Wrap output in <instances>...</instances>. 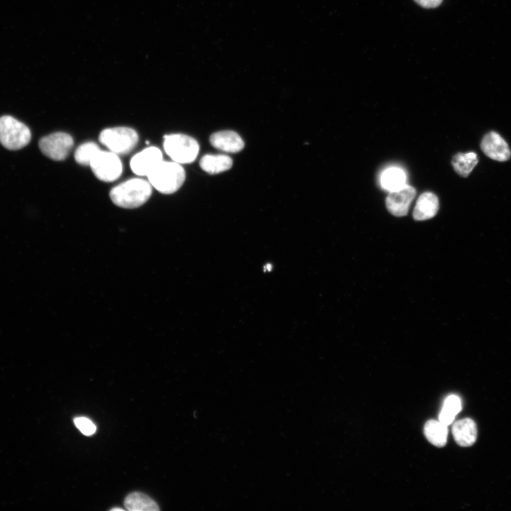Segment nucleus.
Returning a JSON list of instances; mask_svg holds the SVG:
<instances>
[{"mask_svg":"<svg viewBox=\"0 0 511 511\" xmlns=\"http://www.w3.org/2000/svg\"><path fill=\"white\" fill-rule=\"evenodd\" d=\"M72 136L64 132H55L41 138L38 145L48 158L60 161L65 160L73 147Z\"/></svg>","mask_w":511,"mask_h":511,"instance_id":"0eeeda50","label":"nucleus"},{"mask_svg":"<svg viewBox=\"0 0 511 511\" xmlns=\"http://www.w3.org/2000/svg\"><path fill=\"white\" fill-rule=\"evenodd\" d=\"M424 433L427 440L437 447L445 446L448 435L447 425L440 421L428 420L424 427Z\"/></svg>","mask_w":511,"mask_h":511,"instance_id":"2eb2a0df","label":"nucleus"},{"mask_svg":"<svg viewBox=\"0 0 511 511\" xmlns=\"http://www.w3.org/2000/svg\"><path fill=\"white\" fill-rule=\"evenodd\" d=\"M124 505L130 511H157L158 504L150 497L140 492H134L125 498Z\"/></svg>","mask_w":511,"mask_h":511,"instance_id":"dca6fc26","label":"nucleus"},{"mask_svg":"<svg viewBox=\"0 0 511 511\" xmlns=\"http://www.w3.org/2000/svg\"><path fill=\"white\" fill-rule=\"evenodd\" d=\"M452 434L456 442L461 446H470L477 439V427L470 418L456 421L452 427Z\"/></svg>","mask_w":511,"mask_h":511,"instance_id":"f8f14e48","label":"nucleus"},{"mask_svg":"<svg viewBox=\"0 0 511 511\" xmlns=\"http://www.w3.org/2000/svg\"><path fill=\"white\" fill-rule=\"evenodd\" d=\"M478 159L473 152L458 153L452 159L454 170L461 176L466 177L477 165Z\"/></svg>","mask_w":511,"mask_h":511,"instance_id":"f3484780","label":"nucleus"},{"mask_svg":"<svg viewBox=\"0 0 511 511\" xmlns=\"http://www.w3.org/2000/svg\"><path fill=\"white\" fill-rule=\"evenodd\" d=\"M74 422L77 429L84 435L90 436L96 432V425L85 417H76L74 419Z\"/></svg>","mask_w":511,"mask_h":511,"instance_id":"aec40b11","label":"nucleus"},{"mask_svg":"<svg viewBox=\"0 0 511 511\" xmlns=\"http://www.w3.org/2000/svg\"><path fill=\"white\" fill-rule=\"evenodd\" d=\"M101 149L94 142H87L79 145L75 153L76 162L82 165H89L92 159Z\"/></svg>","mask_w":511,"mask_h":511,"instance_id":"6ab92c4d","label":"nucleus"},{"mask_svg":"<svg viewBox=\"0 0 511 511\" xmlns=\"http://www.w3.org/2000/svg\"><path fill=\"white\" fill-rule=\"evenodd\" d=\"M415 195V189L405 185L397 190L390 192L385 199L386 207L394 216H405Z\"/></svg>","mask_w":511,"mask_h":511,"instance_id":"1a4fd4ad","label":"nucleus"},{"mask_svg":"<svg viewBox=\"0 0 511 511\" xmlns=\"http://www.w3.org/2000/svg\"><path fill=\"white\" fill-rule=\"evenodd\" d=\"M209 141L213 147L226 153H238L244 147L243 139L233 131L216 132L210 136Z\"/></svg>","mask_w":511,"mask_h":511,"instance_id":"9b49d317","label":"nucleus"},{"mask_svg":"<svg viewBox=\"0 0 511 511\" xmlns=\"http://www.w3.org/2000/svg\"><path fill=\"white\" fill-rule=\"evenodd\" d=\"M480 148L488 158L495 160L507 161L511 156L507 143L495 131H490L484 136Z\"/></svg>","mask_w":511,"mask_h":511,"instance_id":"9d476101","label":"nucleus"},{"mask_svg":"<svg viewBox=\"0 0 511 511\" xmlns=\"http://www.w3.org/2000/svg\"><path fill=\"white\" fill-rule=\"evenodd\" d=\"M443 409L456 415L461 410L460 398L454 395H449L444 401Z\"/></svg>","mask_w":511,"mask_h":511,"instance_id":"412c9836","label":"nucleus"},{"mask_svg":"<svg viewBox=\"0 0 511 511\" xmlns=\"http://www.w3.org/2000/svg\"><path fill=\"white\" fill-rule=\"evenodd\" d=\"M151 194L152 185L148 181L132 178L113 187L109 197L116 206L133 209L145 203Z\"/></svg>","mask_w":511,"mask_h":511,"instance_id":"f257e3e1","label":"nucleus"},{"mask_svg":"<svg viewBox=\"0 0 511 511\" xmlns=\"http://www.w3.org/2000/svg\"><path fill=\"white\" fill-rule=\"evenodd\" d=\"M163 148L172 161L180 164L193 162L199 149L194 138L182 133L165 135Z\"/></svg>","mask_w":511,"mask_h":511,"instance_id":"7ed1b4c3","label":"nucleus"},{"mask_svg":"<svg viewBox=\"0 0 511 511\" xmlns=\"http://www.w3.org/2000/svg\"><path fill=\"white\" fill-rule=\"evenodd\" d=\"M455 416L456 415L450 413L449 412L442 408L439 414V421L448 426L452 423L455 418Z\"/></svg>","mask_w":511,"mask_h":511,"instance_id":"4be33fe9","label":"nucleus"},{"mask_svg":"<svg viewBox=\"0 0 511 511\" xmlns=\"http://www.w3.org/2000/svg\"><path fill=\"white\" fill-rule=\"evenodd\" d=\"M111 510H113V511H115V510L123 511V510L121 509V508H120V507H114V508L111 509Z\"/></svg>","mask_w":511,"mask_h":511,"instance_id":"b1692460","label":"nucleus"},{"mask_svg":"<svg viewBox=\"0 0 511 511\" xmlns=\"http://www.w3.org/2000/svg\"><path fill=\"white\" fill-rule=\"evenodd\" d=\"M380 183L389 192L397 190L406 185V175L400 168L390 167L383 172Z\"/></svg>","mask_w":511,"mask_h":511,"instance_id":"a211bd4d","label":"nucleus"},{"mask_svg":"<svg viewBox=\"0 0 511 511\" xmlns=\"http://www.w3.org/2000/svg\"><path fill=\"white\" fill-rule=\"evenodd\" d=\"M89 166L94 175L100 180L113 182L122 172V163L119 155L111 151L100 150L91 161Z\"/></svg>","mask_w":511,"mask_h":511,"instance_id":"423d86ee","label":"nucleus"},{"mask_svg":"<svg viewBox=\"0 0 511 511\" xmlns=\"http://www.w3.org/2000/svg\"><path fill=\"white\" fill-rule=\"evenodd\" d=\"M439 209V199L432 192H427L418 198L413 211V218L417 221H423L434 217Z\"/></svg>","mask_w":511,"mask_h":511,"instance_id":"ddd939ff","label":"nucleus"},{"mask_svg":"<svg viewBox=\"0 0 511 511\" xmlns=\"http://www.w3.org/2000/svg\"><path fill=\"white\" fill-rule=\"evenodd\" d=\"M162 160L161 150L157 147H148L131 158L130 167L136 175L148 176Z\"/></svg>","mask_w":511,"mask_h":511,"instance_id":"6e6552de","label":"nucleus"},{"mask_svg":"<svg viewBox=\"0 0 511 511\" xmlns=\"http://www.w3.org/2000/svg\"><path fill=\"white\" fill-rule=\"evenodd\" d=\"M414 1L424 8L431 9L439 6L443 0H414Z\"/></svg>","mask_w":511,"mask_h":511,"instance_id":"5701e85b","label":"nucleus"},{"mask_svg":"<svg viewBox=\"0 0 511 511\" xmlns=\"http://www.w3.org/2000/svg\"><path fill=\"white\" fill-rule=\"evenodd\" d=\"M99 140L110 151L119 155L131 151L138 143V136L134 129L120 126L102 130Z\"/></svg>","mask_w":511,"mask_h":511,"instance_id":"39448f33","label":"nucleus"},{"mask_svg":"<svg viewBox=\"0 0 511 511\" xmlns=\"http://www.w3.org/2000/svg\"><path fill=\"white\" fill-rule=\"evenodd\" d=\"M232 165V159L226 155L207 154L204 155L199 162L201 168L211 175L228 170Z\"/></svg>","mask_w":511,"mask_h":511,"instance_id":"4468645a","label":"nucleus"},{"mask_svg":"<svg viewBox=\"0 0 511 511\" xmlns=\"http://www.w3.org/2000/svg\"><path fill=\"white\" fill-rule=\"evenodd\" d=\"M31 138L28 127L11 116L0 117V143L11 150H19L27 145Z\"/></svg>","mask_w":511,"mask_h":511,"instance_id":"20e7f679","label":"nucleus"},{"mask_svg":"<svg viewBox=\"0 0 511 511\" xmlns=\"http://www.w3.org/2000/svg\"><path fill=\"white\" fill-rule=\"evenodd\" d=\"M148 182L163 194L175 192L185 180V172L181 164L162 160L147 176Z\"/></svg>","mask_w":511,"mask_h":511,"instance_id":"f03ea898","label":"nucleus"}]
</instances>
